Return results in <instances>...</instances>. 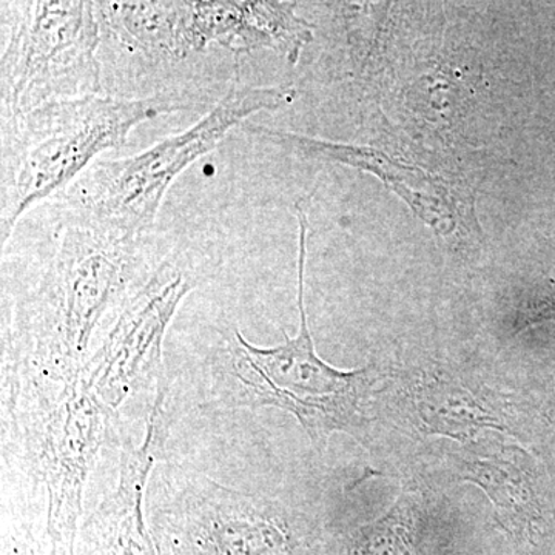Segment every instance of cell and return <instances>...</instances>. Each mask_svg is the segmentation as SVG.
<instances>
[{
  "label": "cell",
  "mask_w": 555,
  "mask_h": 555,
  "mask_svg": "<svg viewBox=\"0 0 555 555\" xmlns=\"http://www.w3.org/2000/svg\"><path fill=\"white\" fill-rule=\"evenodd\" d=\"M164 244L116 235L50 199L2 247V378L69 382Z\"/></svg>",
  "instance_id": "obj_1"
},
{
  "label": "cell",
  "mask_w": 555,
  "mask_h": 555,
  "mask_svg": "<svg viewBox=\"0 0 555 555\" xmlns=\"http://www.w3.org/2000/svg\"><path fill=\"white\" fill-rule=\"evenodd\" d=\"M217 241L198 232L164 233L158 259L91 350L79 377L113 412L166 379L164 341L190 292L221 266Z\"/></svg>",
  "instance_id": "obj_7"
},
{
  "label": "cell",
  "mask_w": 555,
  "mask_h": 555,
  "mask_svg": "<svg viewBox=\"0 0 555 555\" xmlns=\"http://www.w3.org/2000/svg\"><path fill=\"white\" fill-rule=\"evenodd\" d=\"M2 476L40 500L54 555H75L87 483L118 414L80 379L2 378Z\"/></svg>",
  "instance_id": "obj_2"
},
{
  "label": "cell",
  "mask_w": 555,
  "mask_h": 555,
  "mask_svg": "<svg viewBox=\"0 0 555 555\" xmlns=\"http://www.w3.org/2000/svg\"><path fill=\"white\" fill-rule=\"evenodd\" d=\"M145 507L159 555H317L320 550V529L305 514L167 456L150 478Z\"/></svg>",
  "instance_id": "obj_6"
},
{
  "label": "cell",
  "mask_w": 555,
  "mask_h": 555,
  "mask_svg": "<svg viewBox=\"0 0 555 555\" xmlns=\"http://www.w3.org/2000/svg\"><path fill=\"white\" fill-rule=\"evenodd\" d=\"M9 545L10 555H54L50 543L42 542L35 535L30 526L17 524L9 529V539H5Z\"/></svg>",
  "instance_id": "obj_11"
},
{
  "label": "cell",
  "mask_w": 555,
  "mask_h": 555,
  "mask_svg": "<svg viewBox=\"0 0 555 555\" xmlns=\"http://www.w3.org/2000/svg\"><path fill=\"white\" fill-rule=\"evenodd\" d=\"M167 390L169 383L164 379L153 397L144 440L139 444L122 441L118 483L80 528L98 555H159L145 503L153 470L166 459Z\"/></svg>",
  "instance_id": "obj_9"
},
{
  "label": "cell",
  "mask_w": 555,
  "mask_h": 555,
  "mask_svg": "<svg viewBox=\"0 0 555 555\" xmlns=\"http://www.w3.org/2000/svg\"><path fill=\"white\" fill-rule=\"evenodd\" d=\"M298 219L299 331L284 334L275 347L251 345L240 328H232L210 364V404L222 409L276 408L298 420L317 448H326L335 433L360 436L364 393L371 369L339 371L321 360L310 334L305 302L309 221L295 206Z\"/></svg>",
  "instance_id": "obj_4"
},
{
  "label": "cell",
  "mask_w": 555,
  "mask_h": 555,
  "mask_svg": "<svg viewBox=\"0 0 555 555\" xmlns=\"http://www.w3.org/2000/svg\"><path fill=\"white\" fill-rule=\"evenodd\" d=\"M96 2L0 3V120L51 102L104 94Z\"/></svg>",
  "instance_id": "obj_8"
},
{
  "label": "cell",
  "mask_w": 555,
  "mask_h": 555,
  "mask_svg": "<svg viewBox=\"0 0 555 555\" xmlns=\"http://www.w3.org/2000/svg\"><path fill=\"white\" fill-rule=\"evenodd\" d=\"M294 86L235 82L206 115L181 133L126 158L98 159L53 199L98 228L142 238L158 232L164 198L175 181L196 160L241 129L251 116L294 104Z\"/></svg>",
  "instance_id": "obj_5"
},
{
  "label": "cell",
  "mask_w": 555,
  "mask_h": 555,
  "mask_svg": "<svg viewBox=\"0 0 555 555\" xmlns=\"http://www.w3.org/2000/svg\"><path fill=\"white\" fill-rule=\"evenodd\" d=\"M198 104L184 91L139 98L104 93L0 120V246L33 208L64 192L105 152L126 147L138 126Z\"/></svg>",
  "instance_id": "obj_3"
},
{
  "label": "cell",
  "mask_w": 555,
  "mask_h": 555,
  "mask_svg": "<svg viewBox=\"0 0 555 555\" xmlns=\"http://www.w3.org/2000/svg\"><path fill=\"white\" fill-rule=\"evenodd\" d=\"M297 2H182L179 9L178 47L181 61L208 47L233 54L273 50L297 64L313 40L315 25L297 14Z\"/></svg>",
  "instance_id": "obj_10"
}]
</instances>
